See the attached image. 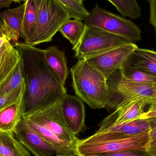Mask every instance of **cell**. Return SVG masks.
I'll list each match as a JSON object with an SVG mask.
<instances>
[{
	"instance_id": "obj_11",
	"label": "cell",
	"mask_w": 156,
	"mask_h": 156,
	"mask_svg": "<svg viewBox=\"0 0 156 156\" xmlns=\"http://www.w3.org/2000/svg\"><path fill=\"white\" fill-rule=\"evenodd\" d=\"M65 120L75 135L85 127V107L78 96L67 94L59 102Z\"/></svg>"
},
{
	"instance_id": "obj_27",
	"label": "cell",
	"mask_w": 156,
	"mask_h": 156,
	"mask_svg": "<svg viewBox=\"0 0 156 156\" xmlns=\"http://www.w3.org/2000/svg\"><path fill=\"white\" fill-rule=\"evenodd\" d=\"M25 84L23 87L11 92L0 95V110L15 101L24 91Z\"/></svg>"
},
{
	"instance_id": "obj_15",
	"label": "cell",
	"mask_w": 156,
	"mask_h": 156,
	"mask_svg": "<svg viewBox=\"0 0 156 156\" xmlns=\"http://www.w3.org/2000/svg\"><path fill=\"white\" fill-rule=\"evenodd\" d=\"M150 129L148 119L142 115L133 121L99 128L95 133H112L125 136H134L149 133Z\"/></svg>"
},
{
	"instance_id": "obj_2",
	"label": "cell",
	"mask_w": 156,
	"mask_h": 156,
	"mask_svg": "<svg viewBox=\"0 0 156 156\" xmlns=\"http://www.w3.org/2000/svg\"><path fill=\"white\" fill-rule=\"evenodd\" d=\"M149 133L125 136L109 133H94L76 144L78 156H95L101 154L124 151H147Z\"/></svg>"
},
{
	"instance_id": "obj_31",
	"label": "cell",
	"mask_w": 156,
	"mask_h": 156,
	"mask_svg": "<svg viewBox=\"0 0 156 156\" xmlns=\"http://www.w3.org/2000/svg\"><path fill=\"white\" fill-rule=\"evenodd\" d=\"M13 2L12 0H0V9L8 8Z\"/></svg>"
},
{
	"instance_id": "obj_32",
	"label": "cell",
	"mask_w": 156,
	"mask_h": 156,
	"mask_svg": "<svg viewBox=\"0 0 156 156\" xmlns=\"http://www.w3.org/2000/svg\"><path fill=\"white\" fill-rule=\"evenodd\" d=\"M153 89L154 91V94H156V81L153 83Z\"/></svg>"
},
{
	"instance_id": "obj_5",
	"label": "cell",
	"mask_w": 156,
	"mask_h": 156,
	"mask_svg": "<svg viewBox=\"0 0 156 156\" xmlns=\"http://www.w3.org/2000/svg\"><path fill=\"white\" fill-rule=\"evenodd\" d=\"M84 23L87 26L100 28L130 43L141 39L142 31L133 21L102 9L98 4L84 19Z\"/></svg>"
},
{
	"instance_id": "obj_17",
	"label": "cell",
	"mask_w": 156,
	"mask_h": 156,
	"mask_svg": "<svg viewBox=\"0 0 156 156\" xmlns=\"http://www.w3.org/2000/svg\"><path fill=\"white\" fill-rule=\"evenodd\" d=\"M20 59L18 51L10 41L0 50V85L11 74Z\"/></svg>"
},
{
	"instance_id": "obj_22",
	"label": "cell",
	"mask_w": 156,
	"mask_h": 156,
	"mask_svg": "<svg viewBox=\"0 0 156 156\" xmlns=\"http://www.w3.org/2000/svg\"><path fill=\"white\" fill-rule=\"evenodd\" d=\"M25 84L23 61L20 57L13 70L0 85V95L11 92L23 87Z\"/></svg>"
},
{
	"instance_id": "obj_24",
	"label": "cell",
	"mask_w": 156,
	"mask_h": 156,
	"mask_svg": "<svg viewBox=\"0 0 156 156\" xmlns=\"http://www.w3.org/2000/svg\"><path fill=\"white\" fill-rule=\"evenodd\" d=\"M124 17L136 19L141 16L142 9L136 0H108Z\"/></svg>"
},
{
	"instance_id": "obj_4",
	"label": "cell",
	"mask_w": 156,
	"mask_h": 156,
	"mask_svg": "<svg viewBox=\"0 0 156 156\" xmlns=\"http://www.w3.org/2000/svg\"><path fill=\"white\" fill-rule=\"evenodd\" d=\"M37 10L36 29L30 45L50 42L62 25L71 18L69 13L54 0H36Z\"/></svg>"
},
{
	"instance_id": "obj_12",
	"label": "cell",
	"mask_w": 156,
	"mask_h": 156,
	"mask_svg": "<svg viewBox=\"0 0 156 156\" xmlns=\"http://www.w3.org/2000/svg\"><path fill=\"white\" fill-rule=\"evenodd\" d=\"M25 7V2L16 8L5 10L0 14V19L3 24L7 37L14 44L18 42L19 37H22L24 42L26 39L23 29Z\"/></svg>"
},
{
	"instance_id": "obj_29",
	"label": "cell",
	"mask_w": 156,
	"mask_h": 156,
	"mask_svg": "<svg viewBox=\"0 0 156 156\" xmlns=\"http://www.w3.org/2000/svg\"><path fill=\"white\" fill-rule=\"evenodd\" d=\"M149 4V23L154 27L156 34V0H148Z\"/></svg>"
},
{
	"instance_id": "obj_13",
	"label": "cell",
	"mask_w": 156,
	"mask_h": 156,
	"mask_svg": "<svg viewBox=\"0 0 156 156\" xmlns=\"http://www.w3.org/2000/svg\"><path fill=\"white\" fill-rule=\"evenodd\" d=\"M26 120L32 128L54 147L56 155L78 156L76 143L62 139L46 127L34 121Z\"/></svg>"
},
{
	"instance_id": "obj_19",
	"label": "cell",
	"mask_w": 156,
	"mask_h": 156,
	"mask_svg": "<svg viewBox=\"0 0 156 156\" xmlns=\"http://www.w3.org/2000/svg\"><path fill=\"white\" fill-rule=\"evenodd\" d=\"M0 154L4 156H31L29 151L16 138L13 132L0 131Z\"/></svg>"
},
{
	"instance_id": "obj_26",
	"label": "cell",
	"mask_w": 156,
	"mask_h": 156,
	"mask_svg": "<svg viewBox=\"0 0 156 156\" xmlns=\"http://www.w3.org/2000/svg\"><path fill=\"white\" fill-rule=\"evenodd\" d=\"M142 115L147 118L150 125L147 152L150 156H156V115H146L144 113Z\"/></svg>"
},
{
	"instance_id": "obj_30",
	"label": "cell",
	"mask_w": 156,
	"mask_h": 156,
	"mask_svg": "<svg viewBox=\"0 0 156 156\" xmlns=\"http://www.w3.org/2000/svg\"><path fill=\"white\" fill-rule=\"evenodd\" d=\"M149 105V108L148 111L144 113L146 115H156V100H153L149 101L148 103Z\"/></svg>"
},
{
	"instance_id": "obj_20",
	"label": "cell",
	"mask_w": 156,
	"mask_h": 156,
	"mask_svg": "<svg viewBox=\"0 0 156 156\" xmlns=\"http://www.w3.org/2000/svg\"><path fill=\"white\" fill-rule=\"evenodd\" d=\"M25 10L23 20V29L26 36L25 44H29L37 28V10L36 0H26Z\"/></svg>"
},
{
	"instance_id": "obj_10",
	"label": "cell",
	"mask_w": 156,
	"mask_h": 156,
	"mask_svg": "<svg viewBox=\"0 0 156 156\" xmlns=\"http://www.w3.org/2000/svg\"><path fill=\"white\" fill-rule=\"evenodd\" d=\"M148 99L144 96H136L123 101L111 115L100 123L99 128L113 124L122 123L140 118Z\"/></svg>"
},
{
	"instance_id": "obj_25",
	"label": "cell",
	"mask_w": 156,
	"mask_h": 156,
	"mask_svg": "<svg viewBox=\"0 0 156 156\" xmlns=\"http://www.w3.org/2000/svg\"><path fill=\"white\" fill-rule=\"evenodd\" d=\"M65 8L70 14L71 18L84 20L89 12L83 4H80L75 0H54Z\"/></svg>"
},
{
	"instance_id": "obj_14",
	"label": "cell",
	"mask_w": 156,
	"mask_h": 156,
	"mask_svg": "<svg viewBox=\"0 0 156 156\" xmlns=\"http://www.w3.org/2000/svg\"><path fill=\"white\" fill-rule=\"evenodd\" d=\"M24 92L15 101L0 110V131L14 132L23 118Z\"/></svg>"
},
{
	"instance_id": "obj_9",
	"label": "cell",
	"mask_w": 156,
	"mask_h": 156,
	"mask_svg": "<svg viewBox=\"0 0 156 156\" xmlns=\"http://www.w3.org/2000/svg\"><path fill=\"white\" fill-rule=\"evenodd\" d=\"M14 134L16 138L34 156H54V147L32 128L26 119L22 118Z\"/></svg>"
},
{
	"instance_id": "obj_35",
	"label": "cell",
	"mask_w": 156,
	"mask_h": 156,
	"mask_svg": "<svg viewBox=\"0 0 156 156\" xmlns=\"http://www.w3.org/2000/svg\"><path fill=\"white\" fill-rule=\"evenodd\" d=\"M0 156H3V155L1 154H0Z\"/></svg>"
},
{
	"instance_id": "obj_16",
	"label": "cell",
	"mask_w": 156,
	"mask_h": 156,
	"mask_svg": "<svg viewBox=\"0 0 156 156\" xmlns=\"http://www.w3.org/2000/svg\"><path fill=\"white\" fill-rule=\"evenodd\" d=\"M44 50L47 63L65 85L69 70L65 52L55 45L48 47Z\"/></svg>"
},
{
	"instance_id": "obj_23",
	"label": "cell",
	"mask_w": 156,
	"mask_h": 156,
	"mask_svg": "<svg viewBox=\"0 0 156 156\" xmlns=\"http://www.w3.org/2000/svg\"><path fill=\"white\" fill-rule=\"evenodd\" d=\"M120 70L123 76L136 82L153 83L156 81V76L133 66L127 61L122 66Z\"/></svg>"
},
{
	"instance_id": "obj_3",
	"label": "cell",
	"mask_w": 156,
	"mask_h": 156,
	"mask_svg": "<svg viewBox=\"0 0 156 156\" xmlns=\"http://www.w3.org/2000/svg\"><path fill=\"white\" fill-rule=\"evenodd\" d=\"M76 95L91 108H105L107 98L106 79L85 59L78 60L71 69Z\"/></svg>"
},
{
	"instance_id": "obj_33",
	"label": "cell",
	"mask_w": 156,
	"mask_h": 156,
	"mask_svg": "<svg viewBox=\"0 0 156 156\" xmlns=\"http://www.w3.org/2000/svg\"><path fill=\"white\" fill-rule=\"evenodd\" d=\"M14 2L21 3L22 2H25V0H12Z\"/></svg>"
},
{
	"instance_id": "obj_1",
	"label": "cell",
	"mask_w": 156,
	"mask_h": 156,
	"mask_svg": "<svg viewBox=\"0 0 156 156\" xmlns=\"http://www.w3.org/2000/svg\"><path fill=\"white\" fill-rule=\"evenodd\" d=\"M13 45L23 65L25 89L23 118L59 102L67 94L66 90L47 63L44 50L21 42Z\"/></svg>"
},
{
	"instance_id": "obj_28",
	"label": "cell",
	"mask_w": 156,
	"mask_h": 156,
	"mask_svg": "<svg viewBox=\"0 0 156 156\" xmlns=\"http://www.w3.org/2000/svg\"><path fill=\"white\" fill-rule=\"evenodd\" d=\"M95 156H150L147 151H124L101 154Z\"/></svg>"
},
{
	"instance_id": "obj_21",
	"label": "cell",
	"mask_w": 156,
	"mask_h": 156,
	"mask_svg": "<svg viewBox=\"0 0 156 156\" xmlns=\"http://www.w3.org/2000/svg\"><path fill=\"white\" fill-rule=\"evenodd\" d=\"M85 27L86 25L82 20L76 18L69 19L62 25L58 31L74 47L80 40Z\"/></svg>"
},
{
	"instance_id": "obj_6",
	"label": "cell",
	"mask_w": 156,
	"mask_h": 156,
	"mask_svg": "<svg viewBox=\"0 0 156 156\" xmlns=\"http://www.w3.org/2000/svg\"><path fill=\"white\" fill-rule=\"evenodd\" d=\"M130 43L100 28L86 26L80 40L73 47L78 59H86L116 47Z\"/></svg>"
},
{
	"instance_id": "obj_7",
	"label": "cell",
	"mask_w": 156,
	"mask_h": 156,
	"mask_svg": "<svg viewBox=\"0 0 156 156\" xmlns=\"http://www.w3.org/2000/svg\"><path fill=\"white\" fill-rule=\"evenodd\" d=\"M138 47L129 43L116 47L85 59L107 79L122 67Z\"/></svg>"
},
{
	"instance_id": "obj_36",
	"label": "cell",
	"mask_w": 156,
	"mask_h": 156,
	"mask_svg": "<svg viewBox=\"0 0 156 156\" xmlns=\"http://www.w3.org/2000/svg\"><path fill=\"white\" fill-rule=\"evenodd\" d=\"M0 14H1V12H0Z\"/></svg>"
},
{
	"instance_id": "obj_18",
	"label": "cell",
	"mask_w": 156,
	"mask_h": 156,
	"mask_svg": "<svg viewBox=\"0 0 156 156\" xmlns=\"http://www.w3.org/2000/svg\"><path fill=\"white\" fill-rule=\"evenodd\" d=\"M133 66L156 76V52L136 48L128 60Z\"/></svg>"
},
{
	"instance_id": "obj_34",
	"label": "cell",
	"mask_w": 156,
	"mask_h": 156,
	"mask_svg": "<svg viewBox=\"0 0 156 156\" xmlns=\"http://www.w3.org/2000/svg\"><path fill=\"white\" fill-rule=\"evenodd\" d=\"M75 1L79 3L80 4H83V2L84 1V0H75Z\"/></svg>"
},
{
	"instance_id": "obj_8",
	"label": "cell",
	"mask_w": 156,
	"mask_h": 156,
	"mask_svg": "<svg viewBox=\"0 0 156 156\" xmlns=\"http://www.w3.org/2000/svg\"><path fill=\"white\" fill-rule=\"evenodd\" d=\"M23 118L46 127L64 140L76 144L79 140L66 122L59 102Z\"/></svg>"
}]
</instances>
